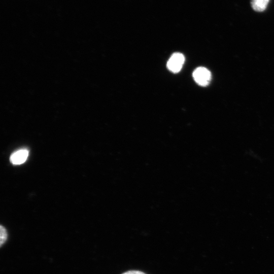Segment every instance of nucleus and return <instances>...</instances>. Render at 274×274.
<instances>
[{
    "label": "nucleus",
    "mask_w": 274,
    "mask_h": 274,
    "mask_svg": "<svg viewBox=\"0 0 274 274\" xmlns=\"http://www.w3.org/2000/svg\"><path fill=\"white\" fill-rule=\"evenodd\" d=\"M28 156V151L26 149L19 150L10 156V160L13 164H21L24 163Z\"/></svg>",
    "instance_id": "7ed1b4c3"
},
{
    "label": "nucleus",
    "mask_w": 274,
    "mask_h": 274,
    "mask_svg": "<svg viewBox=\"0 0 274 274\" xmlns=\"http://www.w3.org/2000/svg\"><path fill=\"white\" fill-rule=\"evenodd\" d=\"M0 232H1L0 245H1V247H2V245L6 241L8 235H7V232L6 228L4 227H3L2 225H1Z\"/></svg>",
    "instance_id": "39448f33"
},
{
    "label": "nucleus",
    "mask_w": 274,
    "mask_h": 274,
    "mask_svg": "<svg viewBox=\"0 0 274 274\" xmlns=\"http://www.w3.org/2000/svg\"><path fill=\"white\" fill-rule=\"evenodd\" d=\"M269 0H251L253 9L257 12H262L265 10Z\"/></svg>",
    "instance_id": "20e7f679"
},
{
    "label": "nucleus",
    "mask_w": 274,
    "mask_h": 274,
    "mask_svg": "<svg viewBox=\"0 0 274 274\" xmlns=\"http://www.w3.org/2000/svg\"><path fill=\"white\" fill-rule=\"evenodd\" d=\"M195 81L199 85L206 86L209 84L211 79V72L206 67L196 68L193 73Z\"/></svg>",
    "instance_id": "f257e3e1"
},
{
    "label": "nucleus",
    "mask_w": 274,
    "mask_h": 274,
    "mask_svg": "<svg viewBox=\"0 0 274 274\" xmlns=\"http://www.w3.org/2000/svg\"><path fill=\"white\" fill-rule=\"evenodd\" d=\"M122 274H146V273L139 270H129V271L125 272Z\"/></svg>",
    "instance_id": "423d86ee"
},
{
    "label": "nucleus",
    "mask_w": 274,
    "mask_h": 274,
    "mask_svg": "<svg viewBox=\"0 0 274 274\" xmlns=\"http://www.w3.org/2000/svg\"><path fill=\"white\" fill-rule=\"evenodd\" d=\"M184 61L185 57L182 54L175 53L168 60L167 67L170 71L174 73H178L181 70Z\"/></svg>",
    "instance_id": "f03ea898"
}]
</instances>
